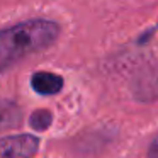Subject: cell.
<instances>
[{"instance_id": "cell-3", "label": "cell", "mask_w": 158, "mask_h": 158, "mask_svg": "<svg viewBox=\"0 0 158 158\" xmlns=\"http://www.w3.org/2000/svg\"><path fill=\"white\" fill-rule=\"evenodd\" d=\"M31 87L39 95H55L63 89V77L53 72H34L31 77Z\"/></svg>"}, {"instance_id": "cell-7", "label": "cell", "mask_w": 158, "mask_h": 158, "mask_svg": "<svg viewBox=\"0 0 158 158\" xmlns=\"http://www.w3.org/2000/svg\"><path fill=\"white\" fill-rule=\"evenodd\" d=\"M156 27H158V26H156Z\"/></svg>"}, {"instance_id": "cell-5", "label": "cell", "mask_w": 158, "mask_h": 158, "mask_svg": "<svg viewBox=\"0 0 158 158\" xmlns=\"http://www.w3.org/2000/svg\"><path fill=\"white\" fill-rule=\"evenodd\" d=\"M51 123H53V114L48 109H38L29 117V124L36 131H46L51 126Z\"/></svg>"}, {"instance_id": "cell-6", "label": "cell", "mask_w": 158, "mask_h": 158, "mask_svg": "<svg viewBox=\"0 0 158 158\" xmlns=\"http://www.w3.org/2000/svg\"><path fill=\"white\" fill-rule=\"evenodd\" d=\"M148 158H158V134L153 138V141L148 146Z\"/></svg>"}, {"instance_id": "cell-1", "label": "cell", "mask_w": 158, "mask_h": 158, "mask_svg": "<svg viewBox=\"0 0 158 158\" xmlns=\"http://www.w3.org/2000/svg\"><path fill=\"white\" fill-rule=\"evenodd\" d=\"M60 31L58 22L49 19H29L0 29V75L27 56L51 48Z\"/></svg>"}, {"instance_id": "cell-4", "label": "cell", "mask_w": 158, "mask_h": 158, "mask_svg": "<svg viewBox=\"0 0 158 158\" xmlns=\"http://www.w3.org/2000/svg\"><path fill=\"white\" fill-rule=\"evenodd\" d=\"M22 112L14 100L0 99V131L14 127L21 123Z\"/></svg>"}, {"instance_id": "cell-2", "label": "cell", "mask_w": 158, "mask_h": 158, "mask_svg": "<svg viewBox=\"0 0 158 158\" xmlns=\"http://www.w3.org/2000/svg\"><path fill=\"white\" fill-rule=\"evenodd\" d=\"M39 139L32 134H9L0 138V158H34Z\"/></svg>"}]
</instances>
